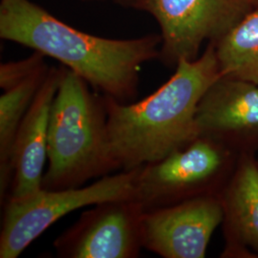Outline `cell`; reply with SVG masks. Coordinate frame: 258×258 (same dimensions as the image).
I'll return each instance as SVG.
<instances>
[{"mask_svg":"<svg viewBox=\"0 0 258 258\" xmlns=\"http://www.w3.org/2000/svg\"><path fill=\"white\" fill-rule=\"evenodd\" d=\"M82 1H88V2H93V1H105V0H82Z\"/></svg>","mask_w":258,"mask_h":258,"instance_id":"17","label":"cell"},{"mask_svg":"<svg viewBox=\"0 0 258 258\" xmlns=\"http://www.w3.org/2000/svg\"><path fill=\"white\" fill-rule=\"evenodd\" d=\"M219 197L225 240L221 257L258 258V166L254 153L239 154Z\"/></svg>","mask_w":258,"mask_h":258,"instance_id":"11","label":"cell"},{"mask_svg":"<svg viewBox=\"0 0 258 258\" xmlns=\"http://www.w3.org/2000/svg\"><path fill=\"white\" fill-rule=\"evenodd\" d=\"M212 43L221 76L258 84V8Z\"/></svg>","mask_w":258,"mask_h":258,"instance_id":"13","label":"cell"},{"mask_svg":"<svg viewBox=\"0 0 258 258\" xmlns=\"http://www.w3.org/2000/svg\"><path fill=\"white\" fill-rule=\"evenodd\" d=\"M256 163H257V166H258V159L256 158Z\"/></svg>","mask_w":258,"mask_h":258,"instance_id":"18","label":"cell"},{"mask_svg":"<svg viewBox=\"0 0 258 258\" xmlns=\"http://www.w3.org/2000/svg\"><path fill=\"white\" fill-rule=\"evenodd\" d=\"M50 67L41 69L0 97V200L6 197L12 185V157L14 144L23 120Z\"/></svg>","mask_w":258,"mask_h":258,"instance_id":"12","label":"cell"},{"mask_svg":"<svg viewBox=\"0 0 258 258\" xmlns=\"http://www.w3.org/2000/svg\"><path fill=\"white\" fill-rule=\"evenodd\" d=\"M0 37L59 61L104 96L121 102L138 94L143 65L159 59L161 35L113 39L87 34L30 0H0Z\"/></svg>","mask_w":258,"mask_h":258,"instance_id":"1","label":"cell"},{"mask_svg":"<svg viewBox=\"0 0 258 258\" xmlns=\"http://www.w3.org/2000/svg\"><path fill=\"white\" fill-rule=\"evenodd\" d=\"M222 220L219 194L199 196L146 212L143 245L164 258H204Z\"/></svg>","mask_w":258,"mask_h":258,"instance_id":"8","label":"cell"},{"mask_svg":"<svg viewBox=\"0 0 258 258\" xmlns=\"http://www.w3.org/2000/svg\"><path fill=\"white\" fill-rule=\"evenodd\" d=\"M142 206L131 198L94 205L54 242L58 257L136 258L143 245Z\"/></svg>","mask_w":258,"mask_h":258,"instance_id":"7","label":"cell"},{"mask_svg":"<svg viewBox=\"0 0 258 258\" xmlns=\"http://www.w3.org/2000/svg\"><path fill=\"white\" fill-rule=\"evenodd\" d=\"M220 70L212 42L194 60H181L169 80L137 102L103 96L112 154L120 170L154 163L199 136L196 113Z\"/></svg>","mask_w":258,"mask_h":258,"instance_id":"2","label":"cell"},{"mask_svg":"<svg viewBox=\"0 0 258 258\" xmlns=\"http://www.w3.org/2000/svg\"><path fill=\"white\" fill-rule=\"evenodd\" d=\"M252 9L247 0H144L142 7L161 29L159 59L175 67L196 59L205 41L220 38Z\"/></svg>","mask_w":258,"mask_h":258,"instance_id":"6","label":"cell"},{"mask_svg":"<svg viewBox=\"0 0 258 258\" xmlns=\"http://www.w3.org/2000/svg\"><path fill=\"white\" fill-rule=\"evenodd\" d=\"M252 8H258V0H247Z\"/></svg>","mask_w":258,"mask_h":258,"instance_id":"16","label":"cell"},{"mask_svg":"<svg viewBox=\"0 0 258 258\" xmlns=\"http://www.w3.org/2000/svg\"><path fill=\"white\" fill-rule=\"evenodd\" d=\"M238 156L221 142L200 135L162 160L140 166L132 198L146 212L219 194Z\"/></svg>","mask_w":258,"mask_h":258,"instance_id":"4","label":"cell"},{"mask_svg":"<svg viewBox=\"0 0 258 258\" xmlns=\"http://www.w3.org/2000/svg\"><path fill=\"white\" fill-rule=\"evenodd\" d=\"M198 134L237 154L258 149V84L220 76L204 94L196 113Z\"/></svg>","mask_w":258,"mask_h":258,"instance_id":"9","label":"cell"},{"mask_svg":"<svg viewBox=\"0 0 258 258\" xmlns=\"http://www.w3.org/2000/svg\"><path fill=\"white\" fill-rule=\"evenodd\" d=\"M89 86L79 75L60 66L50 112L44 189L80 187L119 169L112 154L103 96L95 95Z\"/></svg>","mask_w":258,"mask_h":258,"instance_id":"3","label":"cell"},{"mask_svg":"<svg viewBox=\"0 0 258 258\" xmlns=\"http://www.w3.org/2000/svg\"><path fill=\"white\" fill-rule=\"evenodd\" d=\"M45 55L36 52L24 59L0 65V87L6 91L46 68Z\"/></svg>","mask_w":258,"mask_h":258,"instance_id":"14","label":"cell"},{"mask_svg":"<svg viewBox=\"0 0 258 258\" xmlns=\"http://www.w3.org/2000/svg\"><path fill=\"white\" fill-rule=\"evenodd\" d=\"M138 168L103 176L86 186L58 190L41 188L20 200L9 199L0 233V257H19L33 241L70 212L106 201L131 198Z\"/></svg>","mask_w":258,"mask_h":258,"instance_id":"5","label":"cell"},{"mask_svg":"<svg viewBox=\"0 0 258 258\" xmlns=\"http://www.w3.org/2000/svg\"><path fill=\"white\" fill-rule=\"evenodd\" d=\"M116 3L120 4L126 8H133V9L142 10L144 0H113Z\"/></svg>","mask_w":258,"mask_h":258,"instance_id":"15","label":"cell"},{"mask_svg":"<svg viewBox=\"0 0 258 258\" xmlns=\"http://www.w3.org/2000/svg\"><path fill=\"white\" fill-rule=\"evenodd\" d=\"M60 67H51L20 123L14 144L11 200H20L42 188L48 158L50 112L57 91Z\"/></svg>","mask_w":258,"mask_h":258,"instance_id":"10","label":"cell"}]
</instances>
